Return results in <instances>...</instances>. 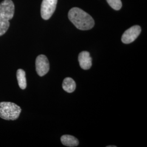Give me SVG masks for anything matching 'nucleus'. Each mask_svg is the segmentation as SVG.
<instances>
[{"label":"nucleus","mask_w":147,"mask_h":147,"mask_svg":"<svg viewBox=\"0 0 147 147\" xmlns=\"http://www.w3.org/2000/svg\"><path fill=\"white\" fill-rule=\"evenodd\" d=\"M69 19L80 30H89L94 26V20L91 16L82 9L74 7L68 13Z\"/></svg>","instance_id":"nucleus-1"},{"label":"nucleus","mask_w":147,"mask_h":147,"mask_svg":"<svg viewBox=\"0 0 147 147\" xmlns=\"http://www.w3.org/2000/svg\"><path fill=\"white\" fill-rule=\"evenodd\" d=\"M15 7L11 0H4L0 3V36L8 30L11 20L14 14Z\"/></svg>","instance_id":"nucleus-2"},{"label":"nucleus","mask_w":147,"mask_h":147,"mask_svg":"<svg viewBox=\"0 0 147 147\" xmlns=\"http://www.w3.org/2000/svg\"><path fill=\"white\" fill-rule=\"evenodd\" d=\"M21 112V108L13 102H0V117L3 119L16 120L19 118Z\"/></svg>","instance_id":"nucleus-3"},{"label":"nucleus","mask_w":147,"mask_h":147,"mask_svg":"<svg viewBox=\"0 0 147 147\" xmlns=\"http://www.w3.org/2000/svg\"><path fill=\"white\" fill-rule=\"evenodd\" d=\"M58 0H42L41 5V16L43 19L48 20L53 16L56 8Z\"/></svg>","instance_id":"nucleus-4"},{"label":"nucleus","mask_w":147,"mask_h":147,"mask_svg":"<svg viewBox=\"0 0 147 147\" xmlns=\"http://www.w3.org/2000/svg\"><path fill=\"white\" fill-rule=\"evenodd\" d=\"M141 32V28L138 25L131 27L126 30L121 37V42L124 44H130L135 41Z\"/></svg>","instance_id":"nucleus-5"},{"label":"nucleus","mask_w":147,"mask_h":147,"mask_svg":"<svg viewBox=\"0 0 147 147\" xmlns=\"http://www.w3.org/2000/svg\"><path fill=\"white\" fill-rule=\"evenodd\" d=\"M36 71L39 76H43L49 72L50 64L46 56L40 55L38 56L36 60Z\"/></svg>","instance_id":"nucleus-6"},{"label":"nucleus","mask_w":147,"mask_h":147,"mask_svg":"<svg viewBox=\"0 0 147 147\" xmlns=\"http://www.w3.org/2000/svg\"><path fill=\"white\" fill-rule=\"evenodd\" d=\"M79 62L81 68L84 70H88L92 65V58L88 51H82L79 55Z\"/></svg>","instance_id":"nucleus-7"},{"label":"nucleus","mask_w":147,"mask_h":147,"mask_svg":"<svg viewBox=\"0 0 147 147\" xmlns=\"http://www.w3.org/2000/svg\"><path fill=\"white\" fill-rule=\"evenodd\" d=\"M61 140L63 145L67 147H77L79 144V140L71 135H63L61 137Z\"/></svg>","instance_id":"nucleus-8"},{"label":"nucleus","mask_w":147,"mask_h":147,"mask_svg":"<svg viewBox=\"0 0 147 147\" xmlns=\"http://www.w3.org/2000/svg\"><path fill=\"white\" fill-rule=\"evenodd\" d=\"M62 87L65 92L70 93L76 89V83L71 78H67L63 80Z\"/></svg>","instance_id":"nucleus-9"},{"label":"nucleus","mask_w":147,"mask_h":147,"mask_svg":"<svg viewBox=\"0 0 147 147\" xmlns=\"http://www.w3.org/2000/svg\"><path fill=\"white\" fill-rule=\"evenodd\" d=\"M16 78L20 88L25 89L26 88L27 82L26 73L22 69H18L16 72Z\"/></svg>","instance_id":"nucleus-10"},{"label":"nucleus","mask_w":147,"mask_h":147,"mask_svg":"<svg viewBox=\"0 0 147 147\" xmlns=\"http://www.w3.org/2000/svg\"><path fill=\"white\" fill-rule=\"evenodd\" d=\"M109 5L116 11L120 10L122 7L121 0H106Z\"/></svg>","instance_id":"nucleus-11"},{"label":"nucleus","mask_w":147,"mask_h":147,"mask_svg":"<svg viewBox=\"0 0 147 147\" xmlns=\"http://www.w3.org/2000/svg\"><path fill=\"white\" fill-rule=\"evenodd\" d=\"M107 147H116V146H107Z\"/></svg>","instance_id":"nucleus-12"}]
</instances>
